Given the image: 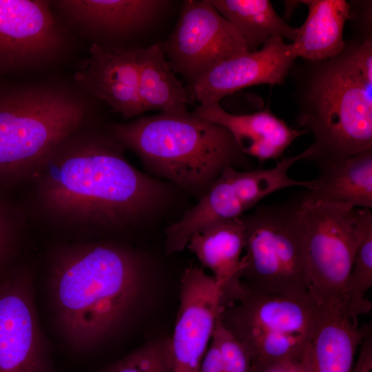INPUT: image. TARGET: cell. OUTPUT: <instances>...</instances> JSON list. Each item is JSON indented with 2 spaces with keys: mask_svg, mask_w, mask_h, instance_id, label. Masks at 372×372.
<instances>
[{
  "mask_svg": "<svg viewBox=\"0 0 372 372\" xmlns=\"http://www.w3.org/2000/svg\"><path fill=\"white\" fill-rule=\"evenodd\" d=\"M106 130L84 126L66 138L30 178L37 214L64 231L94 233L134 223L158 201V183L136 169Z\"/></svg>",
  "mask_w": 372,
  "mask_h": 372,
  "instance_id": "6da1fadb",
  "label": "cell"
},
{
  "mask_svg": "<svg viewBox=\"0 0 372 372\" xmlns=\"http://www.w3.org/2000/svg\"><path fill=\"white\" fill-rule=\"evenodd\" d=\"M141 278L138 259L123 247L103 241L57 245L48 261L47 291L64 343L87 352L114 333L136 302Z\"/></svg>",
  "mask_w": 372,
  "mask_h": 372,
  "instance_id": "7a4b0ae2",
  "label": "cell"
},
{
  "mask_svg": "<svg viewBox=\"0 0 372 372\" xmlns=\"http://www.w3.org/2000/svg\"><path fill=\"white\" fill-rule=\"evenodd\" d=\"M293 64L289 74L300 127L311 133L307 159L319 169L372 149V41H346L337 55Z\"/></svg>",
  "mask_w": 372,
  "mask_h": 372,
  "instance_id": "3957f363",
  "label": "cell"
},
{
  "mask_svg": "<svg viewBox=\"0 0 372 372\" xmlns=\"http://www.w3.org/2000/svg\"><path fill=\"white\" fill-rule=\"evenodd\" d=\"M105 129L152 172L198 198L225 167L251 165L228 130L189 111L160 112Z\"/></svg>",
  "mask_w": 372,
  "mask_h": 372,
  "instance_id": "277c9868",
  "label": "cell"
},
{
  "mask_svg": "<svg viewBox=\"0 0 372 372\" xmlns=\"http://www.w3.org/2000/svg\"><path fill=\"white\" fill-rule=\"evenodd\" d=\"M87 113L79 99L56 88L25 87L0 96V182L30 180L84 126Z\"/></svg>",
  "mask_w": 372,
  "mask_h": 372,
  "instance_id": "5b68a950",
  "label": "cell"
},
{
  "mask_svg": "<svg viewBox=\"0 0 372 372\" xmlns=\"http://www.w3.org/2000/svg\"><path fill=\"white\" fill-rule=\"evenodd\" d=\"M226 295L239 300L223 324L242 343L253 372L300 362L320 318L322 302L311 293L287 296L260 293L240 282Z\"/></svg>",
  "mask_w": 372,
  "mask_h": 372,
  "instance_id": "8992f818",
  "label": "cell"
},
{
  "mask_svg": "<svg viewBox=\"0 0 372 372\" xmlns=\"http://www.w3.org/2000/svg\"><path fill=\"white\" fill-rule=\"evenodd\" d=\"M242 217L245 262L240 278L263 293L298 296L310 292L306 242L298 202L264 205Z\"/></svg>",
  "mask_w": 372,
  "mask_h": 372,
  "instance_id": "52a82bcc",
  "label": "cell"
},
{
  "mask_svg": "<svg viewBox=\"0 0 372 372\" xmlns=\"http://www.w3.org/2000/svg\"><path fill=\"white\" fill-rule=\"evenodd\" d=\"M370 211L300 198L310 293L318 301L347 298L348 277Z\"/></svg>",
  "mask_w": 372,
  "mask_h": 372,
  "instance_id": "ba28073f",
  "label": "cell"
},
{
  "mask_svg": "<svg viewBox=\"0 0 372 372\" xmlns=\"http://www.w3.org/2000/svg\"><path fill=\"white\" fill-rule=\"evenodd\" d=\"M158 45L172 71L187 81L188 90L216 63L250 51L237 29L209 0L184 1L176 27Z\"/></svg>",
  "mask_w": 372,
  "mask_h": 372,
  "instance_id": "9c48e42d",
  "label": "cell"
},
{
  "mask_svg": "<svg viewBox=\"0 0 372 372\" xmlns=\"http://www.w3.org/2000/svg\"><path fill=\"white\" fill-rule=\"evenodd\" d=\"M0 372H56L39 323L29 269L0 287Z\"/></svg>",
  "mask_w": 372,
  "mask_h": 372,
  "instance_id": "30bf717a",
  "label": "cell"
},
{
  "mask_svg": "<svg viewBox=\"0 0 372 372\" xmlns=\"http://www.w3.org/2000/svg\"><path fill=\"white\" fill-rule=\"evenodd\" d=\"M223 296L222 286L203 268L191 265L185 269L170 338L172 372H198L222 311Z\"/></svg>",
  "mask_w": 372,
  "mask_h": 372,
  "instance_id": "8fae6325",
  "label": "cell"
},
{
  "mask_svg": "<svg viewBox=\"0 0 372 372\" xmlns=\"http://www.w3.org/2000/svg\"><path fill=\"white\" fill-rule=\"evenodd\" d=\"M298 59L293 47L275 37L260 49L226 59L203 73L188 90L199 105L220 101L245 87L282 84Z\"/></svg>",
  "mask_w": 372,
  "mask_h": 372,
  "instance_id": "7c38bea8",
  "label": "cell"
},
{
  "mask_svg": "<svg viewBox=\"0 0 372 372\" xmlns=\"http://www.w3.org/2000/svg\"><path fill=\"white\" fill-rule=\"evenodd\" d=\"M74 78L125 119L134 118L144 112L138 93L136 49L94 43L89 59Z\"/></svg>",
  "mask_w": 372,
  "mask_h": 372,
  "instance_id": "4fadbf2b",
  "label": "cell"
},
{
  "mask_svg": "<svg viewBox=\"0 0 372 372\" xmlns=\"http://www.w3.org/2000/svg\"><path fill=\"white\" fill-rule=\"evenodd\" d=\"M320 318L303 351L302 372H352L358 347L369 327H358L347 298L323 302Z\"/></svg>",
  "mask_w": 372,
  "mask_h": 372,
  "instance_id": "5bb4252c",
  "label": "cell"
},
{
  "mask_svg": "<svg viewBox=\"0 0 372 372\" xmlns=\"http://www.w3.org/2000/svg\"><path fill=\"white\" fill-rule=\"evenodd\" d=\"M60 41L49 3L0 0V59L30 61L52 52Z\"/></svg>",
  "mask_w": 372,
  "mask_h": 372,
  "instance_id": "9a60e30c",
  "label": "cell"
},
{
  "mask_svg": "<svg viewBox=\"0 0 372 372\" xmlns=\"http://www.w3.org/2000/svg\"><path fill=\"white\" fill-rule=\"evenodd\" d=\"M192 112L225 127L241 151L260 162L280 158L296 138L308 133L290 127L268 107L250 114H235L225 110L220 103H215L198 105Z\"/></svg>",
  "mask_w": 372,
  "mask_h": 372,
  "instance_id": "2e32d148",
  "label": "cell"
},
{
  "mask_svg": "<svg viewBox=\"0 0 372 372\" xmlns=\"http://www.w3.org/2000/svg\"><path fill=\"white\" fill-rule=\"evenodd\" d=\"M304 202H326L350 208H372V149L319 169Z\"/></svg>",
  "mask_w": 372,
  "mask_h": 372,
  "instance_id": "e0dca14e",
  "label": "cell"
},
{
  "mask_svg": "<svg viewBox=\"0 0 372 372\" xmlns=\"http://www.w3.org/2000/svg\"><path fill=\"white\" fill-rule=\"evenodd\" d=\"M54 4L77 22L106 34H124L152 23L169 5L163 0H62Z\"/></svg>",
  "mask_w": 372,
  "mask_h": 372,
  "instance_id": "ac0fdd59",
  "label": "cell"
},
{
  "mask_svg": "<svg viewBox=\"0 0 372 372\" xmlns=\"http://www.w3.org/2000/svg\"><path fill=\"white\" fill-rule=\"evenodd\" d=\"M245 225L242 217L213 223L194 234L187 247L210 269L224 293L240 281L245 262Z\"/></svg>",
  "mask_w": 372,
  "mask_h": 372,
  "instance_id": "d6986e66",
  "label": "cell"
},
{
  "mask_svg": "<svg viewBox=\"0 0 372 372\" xmlns=\"http://www.w3.org/2000/svg\"><path fill=\"white\" fill-rule=\"evenodd\" d=\"M308 7L307 18L291 44L298 58L321 61L339 54L346 41L343 30L349 18L345 0L301 1Z\"/></svg>",
  "mask_w": 372,
  "mask_h": 372,
  "instance_id": "ffe728a7",
  "label": "cell"
},
{
  "mask_svg": "<svg viewBox=\"0 0 372 372\" xmlns=\"http://www.w3.org/2000/svg\"><path fill=\"white\" fill-rule=\"evenodd\" d=\"M138 93L143 112H184L192 101L158 44L136 49Z\"/></svg>",
  "mask_w": 372,
  "mask_h": 372,
  "instance_id": "44dd1931",
  "label": "cell"
},
{
  "mask_svg": "<svg viewBox=\"0 0 372 372\" xmlns=\"http://www.w3.org/2000/svg\"><path fill=\"white\" fill-rule=\"evenodd\" d=\"M245 39L249 50L256 51L272 37L293 41L298 28L288 25L268 0H209Z\"/></svg>",
  "mask_w": 372,
  "mask_h": 372,
  "instance_id": "7402d4cb",
  "label": "cell"
},
{
  "mask_svg": "<svg viewBox=\"0 0 372 372\" xmlns=\"http://www.w3.org/2000/svg\"><path fill=\"white\" fill-rule=\"evenodd\" d=\"M372 286V213L366 218L362 236L358 245L349 273L345 293L348 311L355 318L367 314L372 303L366 293Z\"/></svg>",
  "mask_w": 372,
  "mask_h": 372,
  "instance_id": "603a6c76",
  "label": "cell"
},
{
  "mask_svg": "<svg viewBox=\"0 0 372 372\" xmlns=\"http://www.w3.org/2000/svg\"><path fill=\"white\" fill-rule=\"evenodd\" d=\"M101 372H172L170 338L151 342Z\"/></svg>",
  "mask_w": 372,
  "mask_h": 372,
  "instance_id": "cb8c5ba5",
  "label": "cell"
},
{
  "mask_svg": "<svg viewBox=\"0 0 372 372\" xmlns=\"http://www.w3.org/2000/svg\"><path fill=\"white\" fill-rule=\"evenodd\" d=\"M211 339L220 350L225 372H253L247 349L223 324L220 316L216 322Z\"/></svg>",
  "mask_w": 372,
  "mask_h": 372,
  "instance_id": "d4e9b609",
  "label": "cell"
},
{
  "mask_svg": "<svg viewBox=\"0 0 372 372\" xmlns=\"http://www.w3.org/2000/svg\"><path fill=\"white\" fill-rule=\"evenodd\" d=\"M17 235V225L8 207L0 200V266L8 255Z\"/></svg>",
  "mask_w": 372,
  "mask_h": 372,
  "instance_id": "484cf974",
  "label": "cell"
},
{
  "mask_svg": "<svg viewBox=\"0 0 372 372\" xmlns=\"http://www.w3.org/2000/svg\"><path fill=\"white\" fill-rule=\"evenodd\" d=\"M349 3V19L353 20L358 35L362 38H372L371 1H362Z\"/></svg>",
  "mask_w": 372,
  "mask_h": 372,
  "instance_id": "4316f807",
  "label": "cell"
},
{
  "mask_svg": "<svg viewBox=\"0 0 372 372\" xmlns=\"http://www.w3.org/2000/svg\"><path fill=\"white\" fill-rule=\"evenodd\" d=\"M352 372H372V331H366L360 346L359 354Z\"/></svg>",
  "mask_w": 372,
  "mask_h": 372,
  "instance_id": "83f0119b",
  "label": "cell"
},
{
  "mask_svg": "<svg viewBox=\"0 0 372 372\" xmlns=\"http://www.w3.org/2000/svg\"><path fill=\"white\" fill-rule=\"evenodd\" d=\"M198 372H225L220 350L212 339L200 362Z\"/></svg>",
  "mask_w": 372,
  "mask_h": 372,
  "instance_id": "f1b7e54d",
  "label": "cell"
},
{
  "mask_svg": "<svg viewBox=\"0 0 372 372\" xmlns=\"http://www.w3.org/2000/svg\"><path fill=\"white\" fill-rule=\"evenodd\" d=\"M268 372H302L300 362H294L277 367Z\"/></svg>",
  "mask_w": 372,
  "mask_h": 372,
  "instance_id": "f546056e",
  "label": "cell"
}]
</instances>
